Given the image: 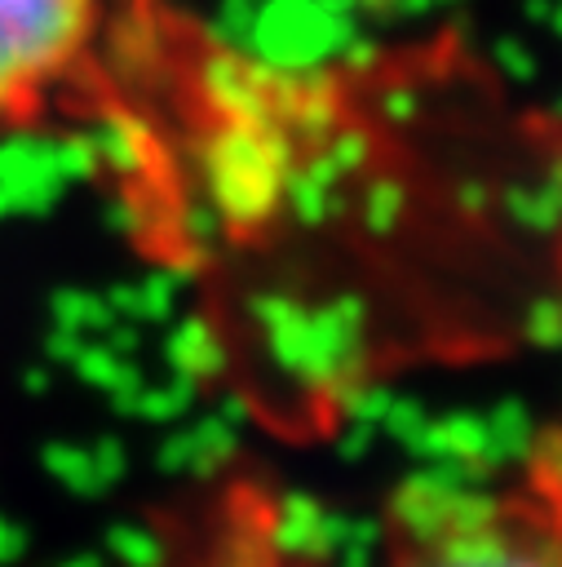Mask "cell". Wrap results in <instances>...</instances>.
Instances as JSON below:
<instances>
[{"mask_svg": "<svg viewBox=\"0 0 562 567\" xmlns=\"http://www.w3.org/2000/svg\"><path fill=\"white\" fill-rule=\"evenodd\" d=\"M111 0H0V133L35 128L102 44Z\"/></svg>", "mask_w": 562, "mask_h": 567, "instance_id": "cell-2", "label": "cell"}, {"mask_svg": "<svg viewBox=\"0 0 562 567\" xmlns=\"http://www.w3.org/2000/svg\"><path fill=\"white\" fill-rule=\"evenodd\" d=\"M367 567H562V421L496 465L403 483Z\"/></svg>", "mask_w": 562, "mask_h": 567, "instance_id": "cell-1", "label": "cell"}]
</instances>
